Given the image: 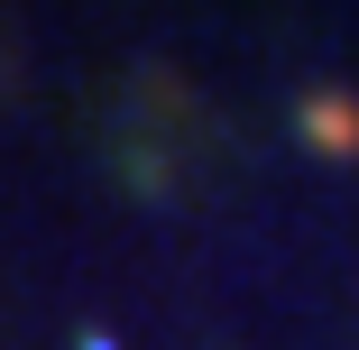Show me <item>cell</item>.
I'll list each match as a JSON object with an SVG mask.
<instances>
[{"instance_id": "cell-1", "label": "cell", "mask_w": 359, "mask_h": 350, "mask_svg": "<svg viewBox=\"0 0 359 350\" xmlns=\"http://www.w3.org/2000/svg\"><path fill=\"white\" fill-rule=\"evenodd\" d=\"M304 138L313 148H359V102H304Z\"/></svg>"}, {"instance_id": "cell-2", "label": "cell", "mask_w": 359, "mask_h": 350, "mask_svg": "<svg viewBox=\"0 0 359 350\" xmlns=\"http://www.w3.org/2000/svg\"><path fill=\"white\" fill-rule=\"evenodd\" d=\"M83 350H111V341H102V332H93V341H83Z\"/></svg>"}]
</instances>
